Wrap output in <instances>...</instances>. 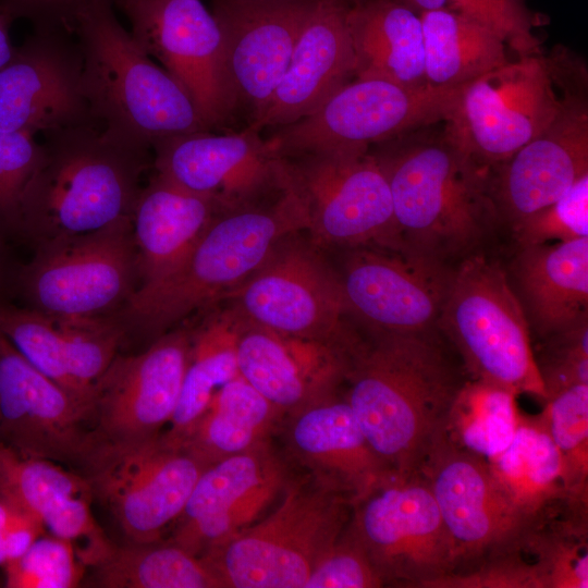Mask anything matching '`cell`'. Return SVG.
I'll return each instance as SVG.
<instances>
[{"label":"cell","mask_w":588,"mask_h":588,"mask_svg":"<svg viewBox=\"0 0 588 588\" xmlns=\"http://www.w3.org/2000/svg\"><path fill=\"white\" fill-rule=\"evenodd\" d=\"M41 154L35 136L0 130V226H17L21 199Z\"/></svg>","instance_id":"cell-44"},{"label":"cell","mask_w":588,"mask_h":588,"mask_svg":"<svg viewBox=\"0 0 588 588\" xmlns=\"http://www.w3.org/2000/svg\"><path fill=\"white\" fill-rule=\"evenodd\" d=\"M318 0H211L237 111L248 124L283 76Z\"/></svg>","instance_id":"cell-24"},{"label":"cell","mask_w":588,"mask_h":588,"mask_svg":"<svg viewBox=\"0 0 588 588\" xmlns=\"http://www.w3.org/2000/svg\"><path fill=\"white\" fill-rule=\"evenodd\" d=\"M465 86L406 87L382 79L348 82L309 115L266 137L279 157L335 147H368L445 122Z\"/></svg>","instance_id":"cell-12"},{"label":"cell","mask_w":588,"mask_h":588,"mask_svg":"<svg viewBox=\"0 0 588 588\" xmlns=\"http://www.w3.org/2000/svg\"><path fill=\"white\" fill-rule=\"evenodd\" d=\"M281 158L316 246L402 248L389 183L370 148H322Z\"/></svg>","instance_id":"cell-9"},{"label":"cell","mask_w":588,"mask_h":588,"mask_svg":"<svg viewBox=\"0 0 588 588\" xmlns=\"http://www.w3.org/2000/svg\"><path fill=\"white\" fill-rule=\"evenodd\" d=\"M522 247L588 236V174L563 196L512 225Z\"/></svg>","instance_id":"cell-42"},{"label":"cell","mask_w":588,"mask_h":588,"mask_svg":"<svg viewBox=\"0 0 588 588\" xmlns=\"http://www.w3.org/2000/svg\"><path fill=\"white\" fill-rule=\"evenodd\" d=\"M451 9L495 33L517 57L541 53L534 34L541 20L526 0H451Z\"/></svg>","instance_id":"cell-43"},{"label":"cell","mask_w":588,"mask_h":588,"mask_svg":"<svg viewBox=\"0 0 588 588\" xmlns=\"http://www.w3.org/2000/svg\"><path fill=\"white\" fill-rule=\"evenodd\" d=\"M284 446L303 474L354 504L394 476L376 455L339 391L284 417Z\"/></svg>","instance_id":"cell-25"},{"label":"cell","mask_w":588,"mask_h":588,"mask_svg":"<svg viewBox=\"0 0 588 588\" xmlns=\"http://www.w3.org/2000/svg\"><path fill=\"white\" fill-rule=\"evenodd\" d=\"M434 332L373 333L351 356L343 393L376 455L394 476L419 474L446 431L467 381Z\"/></svg>","instance_id":"cell-1"},{"label":"cell","mask_w":588,"mask_h":588,"mask_svg":"<svg viewBox=\"0 0 588 588\" xmlns=\"http://www.w3.org/2000/svg\"><path fill=\"white\" fill-rule=\"evenodd\" d=\"M0 495L69 541L87 567L102 562L114 548L93 514L95 494L85 475L49 460L21 455L2 441Z\"/></svg>","instance_id":"cell-28"},{"label":"cell","mask_w":588,"mask_h":588,"mask_svg":"<svg viewBox=\"0 0 588 588\" xmlns=\"http://www.w3.org/2000/svg\"><path fill=\"white\" fill-rule=\"evenodd\" d=\"M428 85L458 88L507 62L495 33L452 9L419 14Z\"/></svg>","instance_id":"cell-33"},{"label":"cell","mask_w":588,"mask_h":588,"mask_svg":"<svg viewBox=\"0 0 588 588\" xmlns=\"http://www.w3.org/2000/svg\"><path fill=\"white\" fill-rule=\"evenodd\" d=\"M0 441L21 455L82 468L98 444L86 411L1 331Z\"/></svg>","instance_id":"cell-19"},{"label":"cell","mask_w":588,"mask_h":588,"mask_svg":"<svg viewBox=\"0 0 588 588\" xmlns=\"http://www.w3.org/2000/svg\"><path fill=\"white\" fill-rule=\"evenodd\" d=\"M46 531V527L39 518L13 504L5 537L7 563L23 555Z\"/></svg>","instance_id":"cell-48"},{"label":"cell","mask_w":588,"mask_h":588,"mask_svg":"<svg viewBox=\"0 0 588 588\" xmlns=\"http://www.w3.org/2000/svg\"><path fill=\"white\" fill-rule=\"evenodd\" d=\"M0 331L35 368L86 411L90 422V406L68 371L53 319L33 308L0 305Z\"/></svg>","instance_id":"cell-40"},{"label":"cell","mask_w":588,"mask_h":588,"mask_svg":"<svg viewBox=\"0 0 588 588\" xmlns=\"http://www.w3.org/2000/svg\"><path fill=\"white\" fill-rule=\"evenodd\" d=\"M564 54L517 57L466 85L444 122L453 142L478 164L493 167L542 133L560 113L577 70Z\"/></svg>","instance_id":"cell-8"},{"label":"cell","mask_w":588,"mask_h":588,"mask_svg":"<svg viewBox=\"0 0 588 588\" xmlns=\"http://www.w3.org/2000/svg\"><path fill=\"white\" fill-rule=\"evenodd\" d=\"M91 568V584L101 588H222L200 556L169 539L114 546Z\"/></svg>","instance_id":"cell-35"},{"label":"cell","mask_w":588,"mask_h":588,"mask_svg":"<svg viewBox=\"0 0 588 588\" xmlns=\"http://www.w3.org/2000/svg\"><path fill=\"white\" fill-rule=\"evenodd\" d=\"M418 14L451 9V0H400Z\"/></svg>","instance_id":"cell-51"},{"label":"cell","mask_w":588,"mask_h":588,"mask_svg":"<svg viewBox=\"0 0 588 588\" xmlns=\"http://www.w3.org/2000/svg\"><path fill=\"white\" fill-rule=\"evenodd\" d=\"M94 124L72 33L34 30L0 68V130L35 136Z\"/></svg>","instance_id":"cell-21"},{"label":"cell","mask_w":588,"mask_h":588,"mask_svg":"<svg viewBox=\"0 0 588 588\" xmlns=\"http://www.w3.org/2000/svg\"><path fill=\"white\" fill-rule=\"evenodd\" d=\"M437 329L470 379L546 400L527 315L497 262L474 254L453 270Z\"/></svg>","instance_id":"cell-7"},{"label":"cell","mask_w":588,"mask_h":588,"mask_svg":"<svg viewBox=\"0 0 588 588\" xmlns=\"http://www.w3.org/2000/svg\"><path fill=\"white\" fill-rule=\"evenodd\" d=\"M13 512V504L0 495V567L7 563L5 537Z\"/></svg>","instance_id":"cell-50"},{"label":"cell","mask_w":588,"mask_h":588,"mask_svg":"<svg viewBox=\"0 0 588 588\" xmlns=\"http://www.w3.org/2000/svg\"><path fill=\"white\" fill-rule=\"evenodd\" d=\"M291 475L271 441L209 464L169 540L201 556L257 522L281 495Z\"/></svg>","instance_id":"cell-20"},{"label":"cell","mask_w":588,"mask_h":588,"mask_svg":"<svg viewBox=\"0 0 588 588\" xmlns=\"http://www.w3.org/2000/svg\"><path fill=\"white\" fill-rule=\"evenodd\" d=\"M437 125V124H436ZM433 125L376 144L402 248L444 262L467 254L501 219L488 168Z\"/></svg>","instance_id":"cell-2"},{"label":"cell","mask_w":588,"mask_h":588,"mask_svg":"<svg viewBox=\"0 0 588 588\" xmlns=\"http://www.w3.org/2000/svg\"><path fill=\"white\" fill-rule=\"evenodd\" d=\"M14 19L7 12L0 10V68L10 61L15 52V48L10 38L9 29Z\"/></svg>","instance_id":"cell-49"},{"label":"cell","mask_w":588,"mask_h":588,"mask_svg":"<svg viewBox=\"0 0 588 588\" xmlns=\"http://www.w3.org/2000/svg\"><path fill=\"white\" fill-rule=\"evenodd\" d=\"M208 465L160 433L134 444H98L83 470L126 541L143 543L171 530Z\"/></svg>","instance_id":"cell-11"},{"label":"cell","mask_w":588,"mask_h":588,"mask_svg":"<svg viewBox=\"0 0 588 588\" xmlns=\"http://www.w3.org/2000/svg\"><path fill=\"white\" fill-rule=\"evenodd\" d=\"M419 474L450 538L453 569L449 575L470 571L507 544L525 519L499 489L487 461L445 436L431 449Z\"/></svg>","instance_id":"cell-18"},{"label":"cell","mask_w":588,"mask_h":588,"mask_svg":"<svg viewBox=\"0 0 588 588\" xmlns=\"http://www.w3.org/2000/svg\"><path fill=\"white\" fill-rule=\"evenodd\" d=\"M488 173L499 213L512 225L559 199L588 174L587 77L572 79L554 121Z\"/></svg>","instance_id":"cell-23"},{"label":"cell","mask_w":588,"mask_h":588,"mask_svg":"<svg viewBox=\"0 0 588 588\" xmlns=\"http://www.w3.org/2000/svg\"><path fill=\"white\" fill-rule=\"evenodd\" d=\"M546 339L541 356L535 357L546 400L569 385L588 383V318Z\"/></svg>","instance_id":"cell-45"},{"label":"cell","mask_w":588,"mask_h":588,"mask_svg":"<svg viewBox=\"0 0 588 588\" xmlns=\"http://www.w3.org/2000/svg\"><path fill=\"white\" fill-rule=\"evenodd\" d=\"M221 209L158 175L140 188L131 212L142 285L169 274Z\"/></svg>","instance_id":"cell-29"},{"label":"cell","mask_w":588,"mask_h":588,"mask_svg":"<svg viewBox=\"0 0 588 588\" xmlns=\"http://www.w3.org/2000/svg\"><path fill=\"white\" fill-rule=\"evenodd\" d=\"M515 394L500 387L467 379L451 409L445 438L486 461L511 442L519 411Z\"/></svg>","instance_id":"cell-37"},{"label":"cell","mask_w":588,"mask_h":588,"mask_svg":"<svg viewBox=\"0 0 588 588\" xmlns=\"http://www.w3.org/2000/svg\"><path fill=\"white\" fill-rule=\"evenodd\" d=\"M156 173L181 188L211 199L221 210L258 199L284 179L281 157L261 131H211L168 137L152 146Z\"/></svg>","instance_id":"cell-22"},{"label":"cell","mask_w":588,"mask_h":588,"mask_svg":"<svg viewBox=\"0 0 588 588\" xmlns=\"http://www.w3.org/2000/svg\"><path fill=\"white\" fill-rule=\"evenodd\" d=\"M499 489L523 518L566 492L559 451L543 415L519 412L509 445L487 461Z\"/></svg>","instance_id":"cell-34"},{"label":"cell","mask_w":588,"mask_h":588,"mask_svg":"<svg viewBox=\"0 0 588 588\" xmlns=\"http://www.w3.org/2000/svg\"><path fill=\"white\" fill-rule=\"evenodd\" d=\"M353 0H318L287 68L261 114L260 131L296 122L324 103L355 76L348 12Z\"/></svg>","instance_id":"cell-27"},{"label":"cell","mask_w":588,"mask_h":588,"mask_svg":"<svg viewBox=\"0 0 588 588\" xmlns=\"http://www.w3.org/2000/svg\"><path fill=\"white\" fill-rule=\"evenodd\" d=\"M131 217L99 231L38 244L23 273L32 308L50 317L108 316L135 291Z\"/></svg>","instance_id":"cell-14"},{"label":"cell","mask_w":588,"mask_h":588,"mask_svg":"<svg viewBox=\"0 0 588 588\" xmlns=\"http://www.w3.org/2000/svg\"><path fill=\"white\" fill-rule=\"evenodd\" d=\"M383 583L360 544L347 529L323 554L304 588H378Z\"/></svg>","instance_id":"cell-46"},{"label":"cell","mask_w":588,"mask_h":588,"mask_svg":"<svg viewBox=\"0 0 588 588\" xmlns=\"http://www.w3.org/2000/svg\"><path fill=\"white\" fill-rule=\"evenodd\" d=\"M72 34L84 95L107 133L150 149L168 137L211 131L184 87L118 21L112 0H84Z\"/></svg>","instance_id":"cell-4"},{"label":"cell","mask_w":588,"mask_h":588,"mask_svg":"<svg viewBox=\"0 0 588 588\" xmlns=\"http://www.w3.org/2000/svg\"><path fill=\"white\" fill-rule=\"evenodd\" d=\"M42 136L41 158L23 193L16 228L39 244L93 233L131 217L149 149L94 124Z\"/></svg>","instance_id":"cell-5"},{"label":"cell","mask_w":588,"mask_h":588,"mask_svg":"<svg viewBox=\"0 0 588 588\" xmlns=\"http://www.w3.org/2000/svg\"><path fill=\"white\" fill-rule=\"evenodd\" d=\"M51 318L60 335L68 371L89 404L91 415L95 385L118 355L122 328L109 316Z\"/></svg>","instance_id":"cell-39"},{"label":"cell","mask_w":588,"mask_h":588,"mask_svg":"<svg viewBox=\"0 0 588 588\" xmlns=\"http://www.w3.org/2000/svg\"><path fill=\"white\" fill-rule=\"evenodd\" d=\"M237 376L234 328L229 314L193 330L179 402L162 433L182 443L216 392Z\"/></svg>","instance_id":"cell-36"},{"label":"cell","mask_w":588,"mask_h":588,"mask_svg":"<svg viewBox=\"0 0 588 588\" xmlns=\"http://www.w3.org/2000/svg\"><path fill=\"white\" fill-rule=\"evenodd\" d=\"M278 506L200 558L222 588H304L338 540L353 503L306 474L291 475Z\"/></svg>","instance_id":"cell-6"},{"label":"cell","mask_w":588,"mask_h":588,"mask_svg":"<svg viewBox=\"0 0 588 588\" xmlns=\"http://www.w3.org/2000/svg\"><path fill=\"white\" fill-rule=\"evenodd\" d=\"M193 330L161 334L137 355H117L95 385L90 427L98 444L126 445L164 431L176 408Z\"/></svg>","instance_id":"cell-16"},{"label":"cell","mask_w":588,"mask_h":588,"mask_svg":"<svg viewBox=\"0 0 588 588\" xmlns=\"http://www.w3.org/2000/svg\"><path fill=\"white\" fill-rule=\"evenodd\" d=\"M348 28L356 78L428 85L420 16L402 1L353 0Z\"/></svg>","instance_id":"cell-30"},{"label":"cell","mask_w":588,"mask_h":588,"mask_svg":"<svg viewBox=\"0 0 588 588\" xmlns=\"http://www.w3.org/2000/svg\"><path fill=\"white\" fill-rule=\"evenodd\" d=\"M544 403L541 414L560 454L564 488L588 497V383L564 388Z\"/></svg>","instance_id":"cell-38"},{"label":"cell","mask_w":588,"mask_h":588,"mask_svg":"<svg viewBox=\"0 0 588 588\" xmlns=\"http://www.w3.org/2000/svg\"><path fill=\"white\" fill-rule=\"evenodd\" d=\"M339 272L350 315L373 333L434 332L453 271L405 248H351Z\"/></svg>","instance_id":"cell-17"},{"label":"cell","mask_w":588,"mask_h":588,"mask_svg":"<svg viewBox=\"0 0 588 588\" xmlns=\"http://www.w3.org/2000/svg\"><path fill=\"white\" fill-rule=\"evenodd\" d=\"M84 0H0V10L14 20L24 19L34 30L72 33L76 12Z\"/></svg>","instance_id":"cell-47"},{"label":"cell","mask_w":588,"mask_h":588,"mask_svg":"<svg viewBox=\"0 0 588 588\" xmlns=\"http://www.w3.org/2000/svg\"><path fill=\"white\" fill-rule=\"evenodd\" d=\"M297 234L284 238L225 298L233 307L229 314L280 334L354 352L363 339L346 322L339 272L320 247Z\"/></svg>","instance_id":"cell-10"},{"label":"cell","mask_w":588,"mask_h":588,"mask_svg":"<svg viewBox=\"0 0 588 588\" xmlns=\"http://www.w3.org/2000/svg\"><path fill=\"white\" fill-rule=\"evenodd\" d=\"M86 568L69 541L48 532L4 565V584L8 588H74Z\"/></svg>","instance_id":"cell-41"},{"label":"cell","mask_w":588,"mask_h":588,"mask_svg":"<svg viewBox=\"0 0 588 588\" xmlns=\"http://www.w3.org/2000/svg\"><path fill=\"white\" fill-rule=\"evenodd\" d=\"M307 216L286 179L273 192L219 211L181 262L162 279L138 286L126 319L161 335L194 311L225 299L286 237L306 232Z\"/></svg>","instance_id":"cell-3"},{"label":"cell","mask_w":588,"mask_h":588,"mask_svg":"<svg viewBox=\"0 0 588 588\" xmlns=\"http://www.w3.org/2000/svg\"><path fill=\"white\" fill-rule=\"evenodd\" d=\"M149 57L187 91L206 125L221 128L237 112L219 25L201 0H112Z\"/></svg>","instance_id":"cell-15"},{"label":"cell","mask_w":588,"mask_h":588,"mask_svg":"<svg viewBox=\"0 0 588 588\" xmlns=\"http://www.w3.org/2000/svg\"><path fill=\"white\" fill-rule=\"evenodd\" d=\"M516 272L528 314L542 338L588 318V236L522 247Z\"/></svg>","instance_id":"cell-31"},{"label":"cell","mask_w":588,"mask_h":588,"mask_svg":"<svg viewBox=\"0 0 588 588\" xmlns=\"http://www.w3.org/2000/svg\"><path fill=\"white\" fill-rule=\"evenodd\" d=\"M229 316L238 375L284 416L339 391L354 352L280 334Z\"/></svg>","instance_id":"cell-26"},{"label":"cell","mask_w":588,"mask_h":588,"mask_svg":"<svg viewBox=\"0 0 588 588\" xmlns=\"http://www.w3.org/2000/svg\"><path fill=\"white\" fill-rule=\"evenodd\" d=\"M284 417L238 375L216 392L182 443L211 464L271 441Z\"/></svg>","instance_id":"cell-32"},{"label":"cell","mask_w":588,"mask_h":588,"mask_svg":"<svg viewBox=\"0 0 588 588\" xmlns=\"http://www.w3.org/2000/svg\"><path fill=\"white\" fill-rule=\"evenodd\" d=\"M347 529L383 587L434 588L453 569L449 535L420 474L391 476L355 502Z\"/></svg>","instance_id":"cell-13"}]
</instances>
